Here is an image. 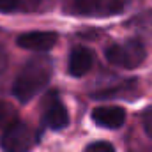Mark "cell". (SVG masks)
I'll list each match as a JSON object with an SVG mask.
<instances>
[{
  "label": "cell",
  "instance_id": "6da1fadb",
  "mask_svg": "<svg viewBox=\"0 0 152 152\" xmlns=\"http://www.w3.org/2000/svg\"><path fill=\"white\" fill-rule=\"evenodd\" d=\"M51 73H53L51 58H48V57L30 58L16 76V80L12 83V94L21 103L30 101L36 94H39L48 85Z\"/></svg>",
  "mask_w": 152,
  "mask_h": 152
},
{
  "label": "cell",
  "instance_id": "7a4b0ae2",
  "mask_svg": "<svg viewBox=\"0 0 152 152\" xmlns=\"http://www.w3.org/2000/svg\"><path fill=\"white\" fill-rule=\"evenodd\" d=\"M104 57L110 64L124 67V69H134L142 66V62L147 57L145 46L138 39H129L126 42H115L104 50Z\"/></svg>",
  "mask_w": 152,
  "mask_h": 152
},
{
  "label": "cell",
  "instance_id": "3957f363",
  "mask_svg": "<svg viewBox=\"0 0 152 152\" xmlns=\"http://www.w3.org/2000/svg\"><path fill=\"white\" fill-rule=\"evenodd\" d=\"M62 9L71 16H115L124 11V0H62Z\"/></svg>",
  "mask_w": 152,
  "mask_h": 152
},
{
  "label": "cell",
  "instance_id": "277c9868",
  "mask_svg": "<svg viewBox=\"0 0 152 152\" xmlns=\"http://www.w3.org/2000/svg\"><path fill=\"white\" fill-rule=\"evenodd\" d=\"M2 149L5 152H28L37 143V133L23 122H14L2 134Z\"/></svg>",
  "mask_w": 152,
  "mask_h": 152
},
{
  "label": "cell",
  "instance_id": "5b68a950",
  "mask_svg": "<svg viewBox=\"0 0 152 152\" xmlns=\"http://www.w3.org/2000/svg\"><path fill=\"white\" fill-rule=\"evenodd\" d=\"M42 122H44L46 127L55 129V131L67 127V124H69V113H67L64 103H62L58 97L53 96V97L46 103L44 113H42Z\"/></svg>",
  "mask_w": 152,
  "mask_h": 152
},
{
  "label": "cell",
  "instance_id": "8992f818",
  "mask_svg": "<svg viewBox=\"0 0 152 152\" xmlns=\"http://www.w3.org/2000/svg\"><path fill=\"white\" fill-rule=\"evenodd\" d=\"M58 41L57 32H27L18 37V44L25 50L32 51H48Z\"/></svg>",
  "mask_w": 152,
  "mask_h": 152
},
{
  "label": "cell",
  "instance_id": "52a82bcc",
  "mask_svg": "<svg viewBox=\"0 0 152 152\" xmlns=\"http://www.w3.org/2000/svg\"><path fill=\"white\" fill-rule=\"evenodd\" d=\"M92 120L106 129H118L126 122V110L122 106H97L92 112Z\"/></svg>",
  "mask_w": 152,
  "mask_h": 152
},
{
  "label": "cell",
  "instance_id": "ba28073f",
  "mask_svg": "<svg viewBox=\"0 0 152 152\" xmlns=\"http://www.w3.org/2000/svg\"><path fill=\"white\" fill-rule=\"evenodd\" d=\"M92 64H94L92 51L83 48V46H76L75 50L71 51V55H69L67 71H69V75L75 76V78H81L83 75H87L90 71Z\"/></svg>",
  "mask_w": 152,
  "mask_h": 152
},
{
  "label": "cell",
  "instance_id": "9c48e42d",
  "mask_svg": "<svg viewBox=\"0 0 152 152\" xmlns=\"http://www.w3.org/2000/svg\"><path fill=\"white\" fill-rule=\"evenodd\" d=\"M136 87V81H126V83H120V85H115V87H108V88H103V90H97L92 94V97L96 99H112V97H124L129 94V90H133Z\"/></svg>",
  "mask_w": 152,
  "mask_h": 152
},
{
  "label": "cell",
  "instance_id": "30bf717a",
  "mask_svg": "<svg viewBox=\"0 0 152 152\" xmlns=\"http://www.w3.org/2000/svg\"><path fill=\"white\" fill-rule=\"evenodd\" d=\"M16 110L12 108V104L5 103V101H0V129H7L11 127L14 122H18L16 118Z\"/></svg>",
  "mask_w": 152,
  "mask_h": 152
},
{
  "label": "cell",
  "instance_id": "8fae6325",
  "mask_svg": "<svg viewBox=\"0 0 152 152\" xmlns=\"http://www.w3.org/2000/svg\"><path fill=\"white\" fill-rule=\"evenodd\" d=\"M85 152H115L113 145L110 142H96V143H90Z\"/></svg>",
  "mask_w": 152,
  "mask_h": 152
},
{
  "label": "cell",
  "instance_id": "7c38bea8",
  "mask_svg": "<svg viewBox=\"0 0 152 152\" xmlns=\"http://www.w3.org/2000/svg\"><path fill=\"white\" fill-rule=\"evenodd\" d=\"M142 122H143L145 133L152 138V106H149V108L143 112V115H142Z\"/></svg>",
  "mask_w": 152,
  "mask_h": 152
},
{
  "label": "cell",
  "instance_id": "4fadbf2b",
  "mask_svg": "<svg viewBox=\"0 0 152 152\" xmlns=\"http://www.w3.org/2000/svg\"><path fill=\"white\" fill-rule=\"evenodd\" d=\"M20 9V0H0V12H14Z\"/></svg>",
  "mask_w": 152,
  "mask_h": 152
}]
</instances>
